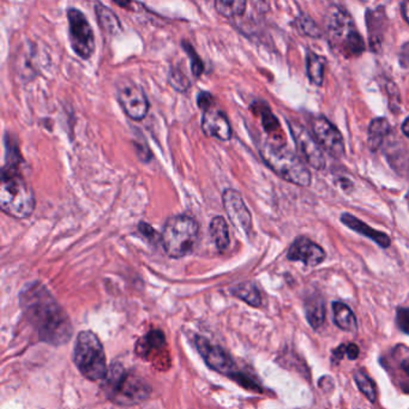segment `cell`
<instances>
[{
  "mask_svg": "<svg viewBox=\"0 0 409 409\" xmlns=\"http://www.w3.org/2000/svg\"><path fill=\"white\" fill-rule=\"evenodd\" d=\"M353 377H354L355 384L358 385L360 391L366 396L368 401L372 403L376 402L378 393H377L376 383L373 382L371 377L368 376L363 370H356Z\"/></svg>",
  "mask_w": 409,
  "mask_h": 409,
  "instance_id": "obj_28",
  "label": "cell"
},
{
  "mask_svg": "<svg viewBox=\"0 0 409 409\" xmlns=\"http://www.w3.org/2000/svg\"><path fill=\"white\" fill-rule=\"evenodd\" d=\"M169 83L173 85V88L179 92H185L190 87V81L188 80V77L178 69H172L169 74Z\"/></svg>",
  "mask_w": 409,
  "mask_h": 409,
  "instance_id": "obj_33",
  "label": "cell"
},
{
  "mask_svg": "<svg viewBox=\"0 0 409 409\" xmlns=\"http://www.w3.org/2000/svg\"><path fill=\"white\" fill-rule=\"evenodd\" d=\"M258 151L268 167L282 179L299 186L311 184V172L305 162L284 144L262 139L258 144Z\"/></svg>",
  "mask_w": 409,
  "mask_h": 409,
  "instance_id": "obj_4",
  "label": "cell"
},
{
  "mask_svg": "<svg viewBox=\"0 0 409 409\" xmlns=\"http://www.w3.org/2000/svg\"><path fill=\"white\" fill-rule=\"evenodd\" d=\"M391 132V125L387 118H376L368 125V146L371 151H378L383 146L385 138Z\"/></svg>",
  "mask_w": 409,
  "mask_h": 409,
  "instance_id": "obj_20",
  "label": "cell"
},
{
  "mask_svg": "<svg viewBox=\"0 0 409 409\" xmlns=\"http://www.w3.org/2000/svg\"><path fill=\"white\" fill-rule=\"evenodd\" d=\"M382 366L402 393L409 394V347L397 345L380 359Z\"/></svg>",
  "mask_w": 409,
  "mask_h": 409,
  "instance_id": "obj_13",
  "label": "cell"
},
{
  "mask_svg": "<svg viewBox=\"0 0 409 409\" xmlns=\"http://www.w3.org/2000/svg\"><path fill=\"white\" fill-rule=\"evenodd\" d=\"M247 1H226V0H217L215 1V8L217 13L222 16L233 18V17L242 16L247 10Z\"/></svg>",
  "mask_w": 409,
  "mask_h": 409,
  "instance_id": "obj_29",
  "label": "cell"
},
{
  "mask_svg": "<svg viewBox=\"0 0 409 409\" xmlns=\"http://www.w3.org/2000/svg\"><path fill=\"white\" fill-rule=\"evenodd\" d=\"M195 343L202 358L204 359L205 363L212 370L230 377L247 390L262 393V387L258 382L247 372L242 371L237 363L234 361L232 355L225 351L222 347L209 342L207 338L202 336H197Z\"/></svg>",
  "mask_w": 409,
  "mask_h": 409,
  "instance_id": "obj_8",
  "label": "cell"
},
{
  "mask_svg": "<svg viewBox=\"0 0 409 409\" xmlns=\"http://www.w3.org/2000/svg\"><path fill=\"white\" fill-rule=\"evenodd\" d=\"M197 104L200 106V109L204 112L207 109L215 107V100H214L213 95L210 92H202L198 94L197 97Z\"/></svg>",
  "mask_w": 409,
  "mask_h": 409,
  "instance_id": "obj_36",
  "label": "cell"
},
{
  "mask_svg": "<svg viewBox=\"0 0 409 409\" xmlns=\"http://www.w3.org/2000/svg\"><path fill=\"white\" fill-rule=\"evenodd\" d=\"M345 356H346L345 345H341V346H338V348H335L334 351H333V356H331V359H333V363H338V361H341Z\"/></svg>",
  "mask_w": 409,
  "mask_h": 409,
  "instance_id": "obj_39",
  "label": "cell"
},
{
  "mask_svg": "<svg viewBox=\"0 0 409 409\" xmlns=\"http://www.w3.org/2000/svg\"><path fill=\"white\" fill-rule=\"evenodd\" d=\"M297 27L301 34L312 39H319L321 36V32L319 27L316 25L311 17L307 15H300L297 18Z\"/></svg>",
  "mask_w": 409,
  "mask_h": 409,
  "instance_id": "obj_31",
  "label": "cell"
},
{
  "mask_svg": "<svg viewBox=\"0 0 409 409\" xmlns=\"http://www.w3.org/2000/svg\"><path fill=\"white\" fill-rule=\"evenodd\" d=\"M166 345V338L162 331L160 330H153L149 334H146L144 338L138 341L136 346V352L141 356H148L153 351L162 349L163 346Z\"/></svg>",
  "mask_w": 409,
  "mask_h": 409,
  "instance_id": "obj_25",
  "label": "cell"
},
{
  "mask_svg": "<svg viewBox=\"0 0 409 409\" xmlns=\"http://www.w3.org/2000/svg\"><path fill=\"white\" fill-rule=\"evenodd\" d=\"M400 64L405 69L409 67V41L405 42V46L402 47L401 53H400Z\"/></svg>",
  "mask_w": 409,
  "mask_h": 409,
  "instance_id": "obj_38",
  "label": "cell"
},
{
  "mask_svg": "<svg viewBox=\"0 0 409 409\" xmlns=\"http://www.w3.org/2000/svg\"><path fill=\"white\" fill-rule=\"evenodd\" d=\"M313 137L323 151L335 159H341L346 154V146L340 130L324 116H316L311 119Z\"/></svg>",
  "mask_w": 409,
  "mask_h": 409,
  "instance_id": "obj_11",
  "label": "cell"
},
{
  "mask_svg": "<svg viewBox=\"0 0 409 409\" xmlns=\"http://www.w3.org/2000/svg\"><path fill=\"white\" fill-rule=\"evenodd\" d=\"M104 395L119 405H134L148 400L151 387L144 377L120 363H112L102 380Z\"/></svg>",
  "mask_w": 409,
  "mask_h": 409,
  "instance_id": "obj_3",
  "label": "cell"
},
{
  "mask_svg": "<svg viewBox=\"0 0 409 409\" xmlns=\"http://www.w3.org/2000/svg\"><path fill=\"white\" fill-rule=\"evenodd\" d=\"M232 294L254 307H259L262 305V296L255 284L247 282V284H238L232 289Z\"/></svg>",
  "mask_w": 409,
  "mask_h": 409,
  "instance_id": "obj_26",
  "label": "cell"
},
{
  "mask_svg": "<svg viewBox=\"0 0 409 409\" xmlns=\"http://www.w3.org/2000/svg\"><path fill=\"white\" fill-rule=\"evenodd\" d=\"M306 318L313 329H318L326 321V304L319 297H311L305 303Z\"/></svg>",
  "mask_w": 409,
  "mask_h": 409,
  "instance_id": "obj_24",
  "label": "cell"
},
{
  "mask_svg": "<svg viewBox=\"0 0 409 409\" xmlns=\"http://www.w3.org/2000/svg\"><path fill=\"white\" fill-rule=\"evenodd\" d=\"M402 15L405 17V21L409 25V1H402L401 3Z\"/></svg>",
  "mask_w": 409,
  "mask_h": 409,
  "instance_id": "obj_40",
  "label": "cell"
},
{
  "mask_svg": "<svg viewBox=\"0 0 409 409\" xmlns=\"http://www.w3.org/2000/svg\"><path fill=\"white\" fill-rule=\"evenodd\" d=\"M210 235L213 238L215 247L220 251H226L230 247V237L228 225L222 216L214 217L209 226Z\"/></svg>",
  "mask_w": 409,
  "mask_h": 409,
  "instance_id": "obj_23",
  "label": "cell"
},
{
  "mask_svg": "<svg viewBox=\"0 0 409 409\" xmlns=\"http://www.w3.org/2000/svg\"><path fill=\"white\" fill-rule=\"evenodd\" d=\"M396 324L402 333L409 335V307H397Z\"/></svg>",
  "mask_w": 409,
  "mask_h": 409,
  "instance_id": "obj_34",
  "label": "cell"
},
{
  "mask_svg": "<svg viewBox=\"0 0 409 409\" xmlns=\"http://www.w3.org/2000/svg\"><path fill=\"white\" fill-rule=\"evenodd\" d=\"M18 299L23 314L41 341L52 346H63L70 341L74 333L71 319L45 284L39 281L25 284Z\"/></svg>",
  "mask_w": 409,
  "mask_h": 409,
  "instance_id": "obj_1",
  "label": "cell"
},
{
  "mask_svg": "<svg viewBox=\"0 0 409 409\" xmlns=\"http://www.w3.org/2000/svg\"><path fill=\"white\" fill-rule=\"evenodd\" d=\"M222 202L230 222L238 230H242L245 233H250L252 230V216L242 195L234 188H226L222 193Z\"/></svg>",
  "mask_w": 409,
  "mask_h": 409,
  "instance_id": "obj_14",
  "label": "cell"
},
{
  "mask_svg": "<svg viewBox=\"0 0 409 409\" xmlns=\"http://www.w3.org/2000/svg\"><path fill=\"white\" fill-rule=\"evenodd\" d=\"M74 361L81 373L90 382H101L109 372L100 338L90 330L77 335L74 346Z\"/></svg>",
  "mask_w": 409,
  "mask_h": 409,
  "instance_id": "obj_7",
  "label": "cell"
},
{
  "mask_svg": "<svg viewBox=\"0 0 409 409\" xmlns=\"http://www.w3.org/2000/svg\"><path fill=\"white\" fill-rule=\"evenodd\" d=\"M5 166L8 168H20L22 163L21 151L17 146L16 142H13V137L10 134L5 136Z\"/></svg>",
  "mask_w": 409,
  "mask_h": 409,
  "instance_id": "obj_30",
  "label": "cell"
},
{
  "mask_svg": "<svg viewBox=\"0 0 409 409\" xmlns=\"http://www.w3.org/2000/svg\"><path fill=\"white\" fill-rule=\"evenodd\" d=\"M95 15L99 18V23H100L101 28L106 32V33L114 34L119 33L121 30L120 22L116 16V13H113L109 8H106L104 5L97 3L95 4Z\"/></svg>",
  "mask_w": 409,
  "mask_h": 409,
  "instance_id": "obj_27",
  "label": "cell"
},
{
  "mask_svg": "<svg viewBox=\"0 0 409 409\" xmlns=\"http://www.w3.org/2000/svg\"><path fill=\"white\" fill-rule=\"evenodd\" d=\"M117 100L126 116L132 120H143L149 112V101L142 87L132 81L121 80L117 84Z\"/></svg>",
  "mask_w": 409,
  "mask_h": 409,
  "instance_id": "obj_10",
  "label": "cell"
},
{
  "mask_svg": "<svg viewBox=\"0 0 409 409\" xmlns=\"http://www.w3.org/2000/svg\"><path fill=\"white\" fill-rule=\"evenodd\" d=\"M67 16L72 50L81 59L87 60L95 52V36L92 25L80 8H67Z\"/></svg>",
  "mask_w": 409,
  "mask_h": 409,
  "instance_id": "obj_9",
  "label": "cell"
},
{
  "mask_svg": "<svg viewBox=\"0 0 409 409\" xmlns=\"http://www.w3.org/2000/svg\"><path fill=\"white\" fill-rule=\"evenodd\" d=\"M200 237V225L190 215L178 214L168 217L163 226L161 244L171 258H183L191 254Z\"/></svg>",
  "mask_w": 409,
  "mask_h": 409,
  "instance_id": "obj_6",
  "label": "cell"
},
{
  "mask_svg": "<svg viewBox=\"0 0 409 409\" xmlns=\"http://www.w3.org/2000/svg\"><path fill=\"white\" fill-rule=\"evenodd\" d=\"M345 349H346V356L349 360L358 359L360 354L359 347L356 346L355 343H348L345 345Z\"/></svg>",
  "mask_w": 409,
  "mask_h": 409,
  "instance_id": "obj_37",
  "label": "cell"
},
{
  "mask_svg": "<svg viewBox=\"0 0 409 409\" xmlns=\"http://www.w3.org/2000/svg\"><path fill=\"white\" fill-rule=\"evenodd\" d=\"M289 127L304 162L317 171L324 169L326 165V156L323 154L321 146L318 144L316 138L313 137V134L305 126L294 121L293 123L289 121Z\"/></svg>",
  "mask_w": 409,
  "mask_h": 409,
  "instance_id": "obj_12",
  "label": "cell"
},
{
  "mask_svg": "<svg viewBox=\"0 0 409 409\" xmlns=\"http://www.w3.org/2000/svg\"><path fill=\"white\" fill-rule=\"evenodd\" d=\"M138 230H139V233L142 234L144 238L148 239L149 242H161V235L156 233V230L151 227V225H148L146 222H141L139 225H138Z\"/></svg>",
  "mask_w": 409,
  "mask_h": 409,
  "instance_id": "obj_35",
  "label": "cell"
},
{
  "mask_svg": "<svg viewBox=\"0 0 409 409\" xmlns=\"http://www.w3.org/2000/svg\"><path fill=\"white\" fill-rule=\"evenodd\" d=\"M254 109H255L256 113L258 114L264 131H265L268 136L270 137L269 139H270L272 142L284 144V132H282V127H281L280 123L277 120V118L272 114L270 109L268 107V104H263V102H258V104H254Z\"/></svg>",
  "mask_w": 409,
  "mask_h": 409,
  "instance_id": "obj_19",
  "label": "cell"
},
{
  "mask_svg": "<svg viewBox=\"0 0 409 409\" xmlns=\"http://www.w3.org/2000/svg\"><path fill=\"white\" fill-rule=\"evenodd\" d=\"M402 132L405 134V137L409 138V117L403 121V124H402Z\"/></svg>",
  "mask_w": 409,
  "mask_h": 409,
  "instance_id": "obj_41",
  "label": "cell"
},
{
  "mask_svg": "<svg viewBox=\"0 0 409 409\" xmlns=\"http://www.w3.org/2000/svg\"><path fill=\"white\" fill-rule=\"evenodd\" d=\"M202 130L208 137L216 138L219 141H230L232 138V127L225 113L216 109H207L202 117Z\"/></svg>",
  "mask_w": 409,
  "mask_h": 409,
  "instance_id": "obj_16",
  "label": "cell"
},
{
  "mask_svg": "<svg viewBox=\"0 0 409 409\" xmlns=\"http://www.w3.org/2000/svg\"><path fill=\"white\" fill-rule=\"evenodd\" d=\"M324 28L330 47L336 55L346 59L358 58L366 50L353 18L342 6L331 5L326 10Z\"/></svg>",
  "mask_w": 409,
  "mask_h": 409,
  "instance_id": "obj_2",
  "label": "cell"
},
{
  "mask_svg": "<svg viewBox=\"0 0 409 409\" xmlns=\"http://www.w3.org/2000/svg\"><path fill=\"white\" fill-rule=\"evenodd\" d=\"M366 27L370 47L373 52H378L382 48L388 28V17L384 6L368 8L366 11Z\"/></svg>",
  "mask_w": 409,
  "mask_h": 409,
  "instance_id": "obj_17",
  "label": "cell"
},
{
  "mask_svg": "<svg viewBox=\"0 0 409 409\" xmlns=\"http://www.w3.org/2000/svg\"><path fill=\"white\" fill-rule=\"evenodd\" d=\"M326 59L314 52H307L306 55V71L309 75L310 82L321 87L324 83V71H326Z\"/></svg>",
  "mask_w": 409,
  "mask_h": 409,
  "instance_id": "obj_22",
  "label": "cell"
},
{
  "mask_svg": "<svg viewBox=\"0 0 409 409\" xmlns=\"http://www.w3.org/2000/svg\"><path fill=\"white\" fill-rule=\"evenodd\" d=\"M33 188L25 181L20 168L3 167L0 183V208L10 216L23 220L35 209Z\"/></svg>",
  "mask_w": 409,
  "mask_h": 409,
  "instance_id": "obj_5",
  "label": "cell"
},
{
  "mask_svg": "<svg viewBox=\"0 0 409 409\" xmlns=\"http://www.w3.org/2000/svg\"><path fill=\"white\" fill-rule=\"evenodd\" d=\"M326 257L324 249L306 237L296 239L287 252L289 261L301 262L307 267H317L324 262Z\"/></svg>",
  "mask_w": 409,
  "mask_h": 409,
  "instance_id": "obj_15",
  "label": "cell"
},
{
  "mask_svg": "<svg viewBox=\"0 0 409 409\" xmlns=\"http://www.w3.org/2000/svg\"><path fill=\"white\" fill-rule=\"evenodd\" d=\"M183 46H184L185 52L188 53V57H190V60H191V67H193V75L196 78H200L202 74L204 71V64L202 62V59L200 58V55H197L196 50L193 48L191 45H188V42H183Z\"/></svg>",
  "mask_w": 409,
  "mask_h": 409,
  "instance_id": "obj_32",
  "label": "cell"
},
{
  "mask_svg": "<svg viewBox=\"0 0 409 409\" xmlns=\"http://www.w3.org/2000/svg\"><path fill=\"white\" fill-rule=\"evenodd\" d=\"M340 220H341V222L346 227L351 228L352 230H354L355 233L361 234L363 237L371 239L372 242H376L378 247H383V249H388L391 245V239H390L388 234L372 228L370 226L366 225L365 222L359 220L358 217H355L354 215L343 213L341 217H340Z\"/></svg>",
  "mask_w": 409,
  "mask_h": 409,
  "instance_id": "obj_18",
  "label": "cell"
},
{
  "mask_svg": "<svg viewBox=\"0 0 409 409\" xmlns=\"http://www.w3.org/2000/svg\"><path fill=\"white\" fill-rule=\"evenodd\" d=\"M333 312H334V323L338 328L349 333H355L358 330L356 317L349 306L340 301H335L333 304Z\"/></svg>",
  "mask_w": 409,
  "mask_h": 409,
  "instance_id": "obj_21",
  "label": "cell"
}]
</instances>
